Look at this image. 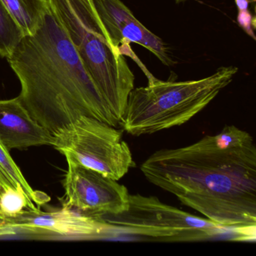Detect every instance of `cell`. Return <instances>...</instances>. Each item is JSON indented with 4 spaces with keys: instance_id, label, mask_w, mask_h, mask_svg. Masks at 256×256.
I'll return each mask as SVG.
<instances>
[{
    "instance_id": "14",
    "label": "cell",
    "mask_w": 256,
    "mask_h": 256,
    "mask_svg": "<svg viewBox=\"0 0 256 256\" xmlns=\"http://www.w3.org/2000/svg\"><path fill=\"white\" fill-rule=\"evenodd\" d=\"M38 210L22 190L8 188L0 192V211L6 217L18 215L24 210Z\"/></svg>"
},
{
    "instance_id": "12",
    "label": "cell",
    "mask_w": 256,
    "mask_h": 256,
    "mask_svg": "<svg viewBox=\"0 0 256 256\" xmlns=\"http://www.w3.org/2000/svg\"><path fill=\"white\" fill-rule=\"evenodd\" d=\"M8 188L22 190L30 202L34 204H36L38 208L50 200V198L44 192L32 190L10 156V151L0 142V192Z\"/></svg>"
},
{
    "instance_id": "5",
    "label": "cell",
    "mask_w": 256,
    "mask_h": 256,
    "mask_svg": "<svg viewBox=\"0 0 256 256\" xmlns=\"http://www.w3.org/2000/svg\"><path fill=\"white\" fill-rule=\"evenodd\" d=\"M128 233L162 242H193L214 238L224 228L160 202L155 196L130 194L128 208L118 214L94 216Z\"/></svg>"
},
{
    "instance_id": "1",
    "label": "cell",
    "mask_w": 256,
    "mask_h": 256,
    "mask_svg": "<svg viewBox=\"0 0 256 256\" xmlns=\"http://www.w3.org/2000/svg\"><path fill=\"white\" fill-rule=\"evenodd\" d=\"M140 170L149 182L224 228L256 226L254 144L220 150L214 136L176 149L156 151Z\"/></svg>"
},
{
    "instance_id": "19",
    "label": "cell",
    "mask_w": 256,
    "mask_h": 256,
    "mask_svg": "<svg viewBox=\"0 0 256 256\" xmlns=\"http://www.w3.org/2000/svg\"><path fill=\"white\" fill-rule=\"evenodd\" d=\"M176 2H185L186 0H174ZM252 2H254V0H252Z\"/></svg>"
},
{
    "instance_id": "7",
    "label": "cell",
    "mask_w": 256,
    "mask_h": 256,
    "mask_svg": "<svg viewBox=\"0 0 256 256\" xmlns=\"http://www.w3.org/2000/svg\"><path fill=\"white\" fill-rule=\"evenodd\" d=\"M62 184L64 208L92 216L114 215L128 208L130 193L126 187L95 170L68 162Z\"/></svg>"
},
{
    "instance_id": "20",
    "label": "cell",
    "mask_w": 256,
    "mask_h": 256,
    "mask_svg": "<svg viewBox=\"0 0 256 256\" xmlns=\"http://www.w3.org/2000/svg\"><path fill=\"white\" fill-rule=\"evenodd\" d=\"M0 214H1V211H0Z\"/></svg>"
},
{
    "instance_id": "15",
    "label": "cell",
    "mask_w": 256,
    "mask_h": 256,
    "mask_svg": "<svg viewBox=\"0 0 256 256\" xmlns=\"http://www.w3.org/2000/svg\"><path fill=\"white\" fill-rule=\"evenodd\" d=\"M214 142L220 150L241 148L254 143L252 138L248 132L234 126H226L221 132L214 136Z\"/></svg>"
},
{
    "instance_id": "8",
    "label": "cell",
    "mask_w": 256,
    "mask_h": 256,
    "mask_svg": "<svg viewBox=\"0 0 256 256\" xmlns=\"http://www.w3.org/2000/svg\"><path fill=\"white\" fill-rule=\"evenodd\" d=\"M92 2L112 44L118 52L130 46V43H134L150 50L164 66L174 65L167 44L145 28L121 0H92Z\"/></svg>"
},
{
    "instance_id": "10",
    "label": "cell",
    "mask_w": 256,
    "mask_h": 256,
    "mask_svg": "<svg viewBox=\"0 0 256 256\" xmlns=\"http://www.w3.org/2000/svg\"><path fill=\"white\" fill-rule=\"evenodd\" d=\"M0 142L8 151L53 146L54 137L24 107L18 97L0 100Z\"/></svg>"
},
{
    "instance_id": "17",
    "label": "cell",
    "mask_w": 256,
    "mask_h": 256,
    "mask_svg": "<svg viewBox=\"0 0 256 256\" xmlns=\"http://www.w3.org/2000/svg\"><path fill=\"white\" fill-rule=\"evenodd\" d=\"M14 234V230L7 226L6 216H4L2 214H0V236Z\"/></svg>"
},
{
    "instance_id": "9",
    "label": "cell",
    "mask_w": 256,
    "mask_h": 256,
    "mask_svg": "<svg viewBox=\"0 0 256 256\" xmlns=\"http://www.w3.org/2000/svg\"><path fill=\"white\" fill-rule=\"evenodd\" d=\"M6 221L14 232L55 238H92L107 226L92 216L68 208L53 212L26 209L16 216L6 217Z\"/></svg>"
},
{
    "instance_id": "2",
    "label": "cell",
    "mask_w": 256,
    "mask_h": 256,
    "mask_svg": "<svg viewBox=\"0 0 256 256\" xmlns=\"http://www.w3.org/2000/svg\"><path fill=\"white\" fill-rule=\"evenodd\" d=\"M7 60L20 83L19 100L52 136L82 116L119 124L50 8L43 26L24 37Z\"/></svg>"
},
{
    "instance_id": "16",
    "label": "cell",
    "mask_w": 256,
    "mask_h": 256,
    "mask_svg": "<svg viewBox=\"0 0 256 256\" xmlns=\"http://www.w3.org/2000/svg\"><path fill=\"white\" fill-rule=\"evenodd\" d=\"M238 25L244 30V32L256 40L254 30L256 28V18L253 17L248 8L247 10H238L236 17Z\"/></svg>"
},
{
    "instance_id": "3",
    "label": "cell",
    "mask_w": 256,
    "mask_h": 256,
    "mask_svg": "<svg viewBox=\"0 0 256 256\" xmlns=\"http://www.w3.org/2000/svg\"><path fill=\"white\" fill-rule=\"evenodd\" d=\"M114 118L120 124L134 76L113 46L92 0H48Z\"/></svg>"
},
{
    "instance_id": "4",
    "label": "cell",
    "mask_w": 256,
    "mask_h": 256,
    "mask_svg": "<svg viewBox=\"0 0 256 256\" xmlns=\"http://www.w3.org/2000/svg\"><path fill=\"white\" fill-rule=\"evenodd\" d=\"M223 66L198 80L163 82L150 79L146 86L130 92L120 124L134 136L150 134L188 122L228 86L238 73Z\"/></svg>"
},
{
    "instance_id": "11",
    "label": "cell",
    "mask_w": 256,
    "mask_h": 256,
    "mask_svg": "<svg viewBox=\"0 0 256 256\" xmlns=\"http://www.w3.org/2000/svg\"><path fill=\"white\" fill-rule=\"evenodd\" d=\"M24 37L32 36L43 26L50 11L48 0H2Z\"/></svg>"
},
{
    "instance_id": "18",
    "label": "cell",
    "mask_w": 256,
    "mask_h": 256,
    "mask_svg": "<svg viewBox=\"0 0 256 256\" xmlns=\"http://www.w3.org/2000/svg\"><path fill=\"white\" fill-rule=\"evenodd\" d=\"M234 2L238 10H247L252 0H234Z\"/></svg>"
},
{
    "instance_id": "13",
    "label": "cell",
    "mask_w": 256,
    "mask_h": 256,
    "mask_svg": "<svg viewBox=\"0 0 256 256\" xmlns=\"http://www.w3.org/2000/svg\"><path fill=\"white\" fill-rule=\"evenodd\" d=\"M23 38L20 28L0 0V58H10Z\"/></svg>"
},
{
    "instance_id": "6",
    "label": "cell",
    "mask_w": 256,
    "mask_h": 256,
    "mask_svg": "<svg viewBox=\"0 0 256 256\" xmlns=\"http://www.w3.org/2000/svg\"><path fill=\"white\" fill-rule=\"evenodd\" d=\"M53 146L67 162L119 180L134 167L130 146L122 132L98 120L82 116L54 136Z\"/></svg>"
}]
</instances>
